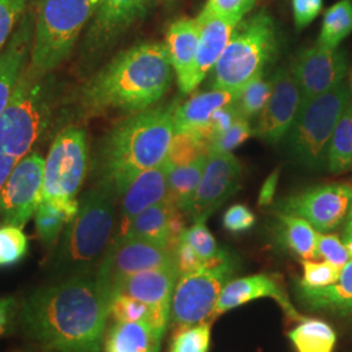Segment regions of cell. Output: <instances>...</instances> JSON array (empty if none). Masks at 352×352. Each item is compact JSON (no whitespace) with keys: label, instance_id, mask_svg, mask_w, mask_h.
<instances>
[{"label":"cell","instance_id":"obj_1","mask_svg":"<svg viewBox=\"0 0 352 352\" xmlns=\"http://www.w3.org/2000/svg\"><path fill=\"white\" fill-rule=\"evenodd\" d=\"M111 296L96 273L38 289L21 308V325L46 352H101Z\"/></svg>","mask_w":352,"mask_h":352},{"label":"cell","instance_id":"obj_2","mask_svg":"<svg viewBox=\"0 0 352 352\" xmlns=\"http://www.w3.org/2000/svg\"><path fill=\"white\" fill-rule=\"evenodd\" d=\"M164 43L142 42L118 54L81 89V110L90 116L144 111L160 101L173 82Z\"/></svg>","mask_w":352,"mask_h":352},{"label":"cell","instance_id":"obj_3","mask_svg":"<svg viewBox=\"0 0 352 352\" xmlns=\"http://www.w3.org/2000/svg\"><path fill=\"white\" fill-rule=\"evenodd\" d=\"M174 107H151L132 113L113 126L102 141L100 171L120 196L142 171L164 164L175 136Z\"/></svg>","mask_w":352,"mask_h":352},{"label":"cell","instance_id":"obj_4","mask_svg":"<svg viewBox=\"0 0 352 352\" xmlns=\"http://www.w3.org/2000/svg\"><path fill=\"white\" fill-rule=\"evenodd\" d=\"M118 199L116 189L102 179L78 199V209L64 228L54 257L55 273L64 277L91 273L113 241Z\"/></svg>","mask_w":352,"mask_h":352},{"label":"cell","instance_id":"obj_5","mask_svg":"<svg viewBox=\"0 0 352 352\" xmlns=\"http://www.w3.org/2000/svg\"><path fill=\"white\" fill-rule=\"evenodd\" d=\"M100 0H38L29 65L47 76L75 49Z\"/></svg>","mask_w":352,"mask_h":352},{"label":"cell","instance_id":"obj_6","mask_svg":"<svg viewBox=\"0 0 352 352\" xmlns=\"http://www.w3.org/2000/svg\"><path fill=\"white\" fill-rule=\"evenodd\" d=\"M276 51V26L267 13L258 12L240 21L214 67L213 89L239 91L264 72Z\"/></svg>","mask_w":352,"mask_h":352},{"label":"cell","instance_id":"obj_7","mask_svg":"<svg viewBox=\"0 0 352 352\" xmlns=\"http://www.w3.org/2000/svg\"><path fill=\"white\" fill-rule=\"evenodd\" d=\"M45 77L26 64L0 116V154L21 160L46 129L50 109Z\"/></svg>","mask_w":352,"mask_h":352},{"label":"cell","instance_id":"obj_8","mask_svg":"<svg viewBox=\"0 0 352 352\" xmlns=\"http://www.w3.org/2000/svg\"><path fill=\"white\" fill-rule=\"evenodd\" d=\"M351 100V89L346 81L308 101L300 110L287 135L291 157L307 168L327 167V149L333 132Z\"/></svg>","mask_w":352,"mask_h":352},{"label":"cell","instance_id":"obj_9","mask_svg":"<svg viewBox=\"0 0 352 352\" xmlns=\"http://www.w3.org/2000/svg\"><path fill=\"white\" fill-rule=\"evenodd\" d=\"M88 164L87 131L81 126H65L52 141L45 158L42 201L77 210V196L87 177Z\"/></svg>","mask_w":352,"mask_h":352},{"label":"cell","instance_id":"obj_10","mask_svg":"<svg viewBox=\"0 0 352 352\" xmlns=\"http://www.w3.org/2000/svg\"><path fill=\"white\" fill-rule=\"evenodd\" d=\"M234 273V261L227 257L219 264L180 276L171 300L173 324L182 329L212 318L219 295Z\"/></svg>","mask_w":352,"mask_h":352},{"label":"cell","instance_id":"obj_11","mask_svg":"<svg viewBox=\"0 0 352 352\" xmlns=\"http://www.w3.org/2000/svg\"><path fill=\"white\" fill-rule=\"evenodd\" d=\"M45 158L29 153L13 166L0 190V223L24 228L42 201Z\"/></svg>","mask_w":352,"mask_h":352},{"label":"cell","instance_id":"obj_12","mask_svg":"<svg viewBox=\"0 0 352 352\" xmlns=\"http://www.w3.org/2000/svg\"><path fill=\"white\" fill-rule=\"evenodd\" d=\"M175 250L157 241L139 238H113L103 254L96 276L111 296L116 282L140 272L174 264Z\"/></svg>","mask_w":352,"mask_h":352},{"label":"cell","instance_id":"obj_13","mask_svg":"<svg viewBox=\"0 0 352 352\" xmlns=\"http://www.w3.org/2000/svg\"><path fill=\"white\" fill-rule=\"evenodd\" d=\"M351 206L352 186L343 183L305 189L279 202L278 209L305 219L318 232H327L340 226Z\"/></svg>","mask_w":352,"mask_h":352},{"label":"cell","instance_id":"obj_14","mask_svg":"<svg viewBox=\"0 0 352 352\" xmlns=\"http://www.w3.org/2000/svg\"><path fill=\"white\" fill-rule=\"evenodd\" d=\"M241 166L232 153L210 151L201 182L186 214L195 222L206 219L239 187Z\"/></svg>","mask_w":352,"mask_h":352},{"label":"cell","instance_id":"obj_15","mask_svg":"<svg viewBox=\"0 0 352 352\" xmlns=\"http://www.w3.org/2000/svg\"><path fill=\"white\" fill-rule=\"evenodd\" d=\"M302 106V93L292 71L279 68L272 78V93L258 115L253 133L270 144L287 138Z\"/></svg>","mask_w":352,"mask_h":352},{"label":"cell","instance_id":"obj_16","mask_svg":"<svg viewBox=\"0 0 352 352\" xmlns=\"http://www.w3.org/2000/svg\"><path fill=\"white\" fill-rule=\"evenodd\" d=\"M302 93V102L337 88L349 72V58L342 49L315 45L302 50L291 68Z\"/></svg>","mask_w":352,"mask_h":352},{"label":"cell","instance_id":"obj_17","mask_svg":"<svg viewBox=\"0 0 352 352\" xmlns=\"http://www.w3.org/2000/svg\"><path fill=\"white\" fill-rule=\"evenodd\" d=\"M151 0H100V6L89 24L84 52L96 58L107 50L129 26L140 19Z\"/></svg>","mask_w":352,"mask_h":352},{"label":"cell","instance_id":"obj_18","mask_svg":"<svg viewBox=\"0 0 352 352\" xmlns=\"http://www.w3.org/2000/svg\"><path fill=\"white\" fill-rule=\"evenodd\" d=\"M260 298L274 299L283 309V312L294 321L302 322L307 320L289 302V295L282 283V279L274 274L265 273L230 280L225 289H222L219 299L215 304L212 320L226 314L227 311H231L245 302Z\"/></svg>","mask_w":352,"mask_h":352},{"label":"cell","instance_id":"obj_19","mask_svg":"<svg viewBox=\"0 0 352 352\" xmlns=\"http://www.w3.org/2000/svg\"><path fill=\"white\" fill-rule=\"evenodd\" d=\"M196 19L200 24V38L190 74L186 78V81L179 85L183 94H189L190 91H193L208 74L214 69L236 26L241 21L239 19L206 17L200 14Z\"/></svg>","mask_w":352,"mask_h":352},{"label":"cell","instance_id":"obj_20","mask_svg":"<svg viewBox=\"0 0 352 352\" xmlns=\"http://www.w3.org/2000/svg\"><path fill=\"white\" fill-rule=\"evenodd\" d=\"M179 277L176 263L140 272L116 282L111 289V298L123 294L171 315V300Z\"/></svg>","mask_w":352,"mask_h":352},{"label":"cell","instance_id":"obj_21","mask_svg":"<svg viewBox=\"0 0 352 352\" xmlns=\"http://www.w3.org/2000/svg\"><path fill=\"white\" fill-rule=\"evenodd\" d=\"M180 212L182 210L168 197L135 217L116 236L151 240L175 250L176 244L186 230Z\"/></svg>","mask_w":352,"mask_h":352},{"label":"cell","instance_id":"obj_22","mask_svg":"<svg viewBox=\"0 0 352 352\" xmlns=\"http://www.w3.org/2000/svg\"><path fill=\"white\" fill-rule=\"evenodd\" d=\"M119 232L145 209L168 199V164H164L135 176L120 196Z\"/></svg>","mask_w":352,"mask_h":352},{"label":"cell","instance_id":"obj_23","mask_svg":"<svg viewBox=\"0 0 352 352\" xmlns=\"http://www.w3.org/2000/svg\"><path fill=\"white\" fill-rule=\"evenodd\" d=\"M34 23L26 16L0 54V116L12 96L19 76L30 59Z\"/></svg>","mask_w":352,"mask_h":352},{"label":"cell","instance_id":"obj_24","mask_svg":"<svg viewBox=\"0 0 352 352\" xmlns=\"http://www.w3.org/2000/svg\"><path fill=\"white\" fill-rule=\"evenodd\" d=\"M238 91L214 89L174 107L175 132H199L210 123L214 113L236 100Z\"/></svg>","mask_w":352,"mask_h":352},{"label":"cell","instance_id":"obj_25","mask_svg":"<svg viewBox=\"0 0 352 352\" xmlns=\"http://www.w3.org/2000/svg\"><path fill=\"white\" fill-rule=\"evenodd\" d=\"M298 295L302 304L314 311L352 317V260L342 267L336 283L320 289L299 283Z\"/></svg>","mask_w":352,"mask_h":352},{"label":"cell","instance_id":"obj_26","mask_svg":"<svg viewBox=\"0 0 352 352\" xmlns=\"http://www.w3.org/2000/svg\"><path fill=\"white\" fill-rule=\"evenodd\" d=\"M199 38L200 24L197 19H180L168 26L164 46L179 85H182L190 74L197 52Z\"/></svg>","mask_w":352,"mask_h":352},{"label":"cell","instance_id":"obj_27","mask_svg":"<svg viewBox=\"0 0 352 352\" xmlns=\"http://www.w3.org/2000/svg\"><path fill=\"white\" fill-rule=\"evenodd\" d=\"M164 334L148 322H115L104 340V352H158Z\"/></svg>","mask_w":352,"mask_h":352},{"label":"cell","instance_id":"obj_28","mask_svg":"<svg viewBox=\"0 0 352 352\" xmlns=\"http://www.w3.org/2000/svg\"><path fill=\"white\" fill-rule=\"evenodd\" d=\"M279 236L283 245L302 260L317 258L318 232L305 219L279 213Z\"/></svg>","mask_w":352,"mask_h":352},{"label":"cell","instance_id":"obj_29","mask_svg":"<svg viewBox=\"0 0 352 352\" xmlns=\"http://www.w3.org/2000/svg\"><path fill=\"white\" fill-rule=\"evenodd\" d=\"M208 154L187 164H168V197L176 206L186 213L193 195L201 182Z\"/></svg>","mask_w":352,"mask_h":352},{"label":"cell","instance_id":"obj_30","mask_svg":"<svg viewBox=\"0 0 352 352\" xmlns=\"http://www.w3.org/2000/svg\"><path fill=\"white\" fill-rule=\"evenodd\" d=\"M327 168L331 174H342L352 168V97L330 140Z\"/></svg>","mask_w":352,"mask_h":352},{"label":"cell","instance_id":"obj_31","mask_svg":"<svg viewBox=\"0 0 352 352\" xmlns=\"http://www.w3.org/2000/svg\"><path fill=\"white\" fill-rule=\"evenodd\" d=\"M110 316H113L116 322H148L164 336L170 314L153 308L131 296L116 294L110 302Z\"/></svg>","mask_w":352,"mask_h":352},{"label":"cell","instance_id":"obj_32","mask_svg":"<svg viewBox=\"0 0 352 352\" xmlns=\"http://www.w3.org/2000/svg\"><path fill=\"white\" fill-rule=\"evenodd\" d=\"M352 33V0H338L329 7L322 19L317 46L340 49V43Z\"/></svg>","mask_w":352,"mask_h":352},{"label":"cell","instance_id":"obj_33","mask_svg":"<svg viewBox=\"0 0 352 352\" xmlns=\"http://www.w3.org/2000/svg\"><path fill=\"white\" fill-rule=\"evenodd\" d=\"M289 338L296 352H333L337 342L336 331L329 324L309 318L291 330Z\"/></svg>","mask_w":352,"mask_h":352},{"label":"cell","instance_id":"obj_34","mask_svg":"<svg viewBox=\"0 0 352 352\" xmlns=\"http://www.w3.org/2000/svg\"><path fill=\"white\" fill-rule=\"evenodd\" d=\"M77 210L41 201L37 212L34 214L38 238L42 240L45 245L52 247L60 238L64 228L71 222Z\"/></svg>","mask_w":352,"mask_h":352},{"label":"cell","instance_id":"obj_35","mask_svg":"<svg viewBox=\"0 0 352 352\" xmlns=\"http://www.w3.org/2000/svg\"><path fill=\"white\" fill-rule=\"evenodd\" d=\"M272 93V80H265L264 72L256 76L245 87L240 89L234 106L240 116L251 120L258 118Z\"/></svg>","mask_w":352,"mask_h":352},{"label":"cell","instance_id":"obj_36","mask_svg":"<svg viewBox=\"0 0 352 352\" xmlns=\"http://www.w3.org/2000/svg\"><path fill=\"white\" fill-rule=\"evenodd\" d=\"M205 222L206 219L195 221L192 226L184 230L180 239L188 243L206 266H213L225 261L230 256L226 252L218 248L217 241L214 239L212 232L208 230Z\"/></svg>","mask_w":352,"mask_h":352},{"label":"cell","instance_id":"obj_37","mask_svg":"<svg viewBox=\"0 0 352 352\" xmlns=\"http://www.w3.org/2000/svg\"><path fill=\"white\" fill-rule=\"evenodd\" d=\"M205 154H209L206 140L193 132H175L166 162L170 166L190 164Z\"/></svg>","mask_w":352,"mask_h":352},{"label":"cell","instance_id":"obj_38","mask_svg":"<svg viewBox=\"0 0 352 352\" xmlns=\"http://www.w3.org/2000/svg\"><path fill=\"white\" fill-rule=\"evenodd\" d=\"M29 241L23 228L0 226V267L19 264L28 253Z\"/></svg>","mask_w":352,"mask_h":352},{"label":"cell","instance_id":"obj_39","mask_svg":"<svg viewBox=\"0 0 352 352\" xmlns=\"http://www.w3.org/2000/svg\"><path fill=\"white\" fill-rule=\"evenodd\" d=\"M210 346V324L201 322L182 327L174 337L170 352H208Z\"/></svg>","mask_w":352,"mask_h":352},{"label":"cell","instance_id":"obj_40","mask_svg":"<svg viewBox=\"0 0 352 352\" xmlns=\"http://www.w3.org/2000/svg\"><path fill=\"white\" fill-rule=\"evenodd\" d=\"M252 133L253 129L250 124V120L239 115L232 126L210 141L209 153H232V151L236 149L245 140L251 138Z\"/></svg>","mask_w":352,"mask_h":352},{"label":"cell","instance_id":"obj_41","mask_svg":"<svg viewBox=\"0 0 352 352\" xmlns=\"http://www.w3.org/2000/svg\"><path fill=\"white\" fill-rule=\"evenodd\" d=\"M304 276L300 283L308 287H327L338 280L342 269L327 261L317 263L312 260H302Z\"/></svg>","mask_w":352,"mask_h":352},{"label":"cell","instance_id":"obj_42","mask_svg":"<svg viewBox=\"0 0 352 352\" xmlns=\"http://www.w3.org/2000/svg\"><path fill=\"white\" fill-rule=\"evenodd\" d=\"M28 0H0V54L12 37L13 29L25 12Z\"/></svg>","mask_w":352,"mask_h":352},{"label":"cell","instance_id":"obj_43","mask_svg":"<svg viewBox=\"0 0 352 352\" xmlns=\"http://www.w3.org/2000/svg\"><path fill=\"white\" fill-rule=\"evenodd\" d=\"M254 3L256 0H208L200 16L243 20Z\"/></svg>","mask_w":352,"mask_h":352},{"label":"cell","instance_id":"obj_44","mask_svg":"<svg viewBox=\"0 0 352 352\" xmlns=\"http://www.w3.org/2000/svg\"><path fill=\"white\" fill-rule=\"evenodd\" d=\"M318 257L340 269L351 261L344 243L337 235L322 232H318L317 236V258Z\"/></svg>","mask_w":352,"mask_h":352},{"label":"cell","instance_id":"obj_45","mask_svg":"<svg viewBox=\"0 0 352 352\" xmlns=\"http://www.w3.org/2000/svg\"><path fill=\"white\" fill-rule=\"evenodd\" d=\"M256 217L245 205H234L227 210L223 215V226L227 231L239 234L248 231L250 228L254 226Z\"/></svg>","mask_w":352,"mask_h":352},{"label":"cell","instance_id":"obj_46","mask_svg":"<svg viewBox=\"0 0 352 352\" xmlns=\"http://www.w3.org/2000/svg\"><path fill=\"white\" fill-rule=\"evenodd\" d=\"M322 0H292L294 21L298 29L312 24L322 11Z\"/></svg>","mask_w":352,"mask_h":352},{"label":"cell","instance_id":"obj_47","mask_svg":"<svg viewBox=\"0 0 352 352\" xmlns=\"http://www.w3.org/2000/svg\"><path fill=\"white\" fill-rule=\"evenodd\" d=\"M175 261L179 274H188L206 266L195 250L184 240H179L175 247Z\"/></svg>","mask_w":352,"mask_h":352},{"label":"cell","instance_id":"obj_48","mask_svg":"<svg viewBox=\"0 0 352 352\" xmlns=\"http://www.w3.org/2000/svg\"><path fill=\"white\" fill-rule=\"evenodd\" d=\"M278 180H279V170H276L274 173L267 176V179L265 180L263 187L260 189V195H258L260 206H267L273 202L276 190H277Z\"/></svg>","mask_w":352,"mask_h":352},{"label":"cell","instance_id":"obj_49","mask_svg":"<svg viewBox=\"0 0 352 352\" xmlns=\"http://www.w3.org/2000/svg\"><path fill=\"white\" fill-rule=\"evenodd\" d=\"M16 308H17V304L13 298L8 296V298L0 299V336L4 334V331L11 324L16 314Z\"/></svg>","mask_w":352,"mask_h":352},{"label":"cell","instance_id":"obj_50","mask_svg":"<svg viewBox=\"0 0 352 352\" xmlns=\"http://www.w3.org/2000/svg\"><path fill=\"white\" fill-rule=\"evenodd\" d=\"M16 162H17L16 160L0 154V190L3 188V186H4L6 180L8 179L10 174H11L13 166L16 164Z\"/></svg>","mask_w":352,"mask_h":352},{"label":"cell","instance_id":"obj_51","mask_svg":"<svg viewBox=\"0 0 352 352\" xmlns=\"http://www.w3.org/2000/svg\"><path fill=\"white\" fill-rule=\"evenodd\" d=\"M343 238H352V206L351 209H350V213L347 215V221H346V227H344Z\"/></svg>","mask_w":352,"mask_h":352},{"label":"cell","instance_id":"obj_52","mask_svg":"<svg viewBox=\"0 0 352 352\" xmlns=\"http://www.w3.org/2000/svg\"><path fill=\"white\" fill-rule=\"evenodd\" d=\"M343 243H344L349 254H350V258L352 260V238H343Z\"/></svg>","mask_w":352,"mask_h":352},{"label":"cell","instance_id":"obj_53","mask_svg":"<svg viewBox=\"0 0 352 352\" xmlns=\"http://www.w3.org/2000/svg\"><path fill=\"white\" fill-rule=\"evenodd\" d=\"M350 87H351V90H352V77H351V82H350Z\"/></svg>","mask_w":352,"mask_h":352}]
</instances>
